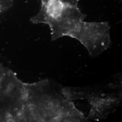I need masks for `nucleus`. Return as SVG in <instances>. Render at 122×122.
<instances>
[{
    "instance_id": "f257e3e1",
    "label": "nucleus",
    "mask_w": 122,
    "mask_h": 122,
    "mask_svg": "<svg viewBox=\"0 0 122 122\" xmlns=\"http://www.w3.org/2000/svg\"><path fill=\"white\" fill-rule=\"evenodd\" d=\"M13 4V0H0V14L10 8Z\"/></svg>"
},
{
    "instance_id": "f03ea898",
    "label": "nucleus",
    "mask_w": 122,
    "mask_h": 122,
    "mask_svg": "<svg viewBox=\"0 0 122 122\" xmlns=\"http://www.w3.org/2000/svg\"><path fill=\"white\" fill-rule=\"evenodd\" d=\"M53 96L49 94H44L41 96V100L42 102H45L50 100Z\"/></svg>"
},
{
    "instance_id": "7ed1b4c3",
    "label": "nucleus",
    "mask_w": 122,
    "mask_h": 122,
    "mask_svg": "<svg viewBox=\"0 0 122 122\" xmlns=\"http://www.w3.org/2000/svg\"><path fill=\"white\" fill-rule=\"evenodd\" d=\"M16 117L19 120H22L25 118V114L24 112L20 110L17 111L16 113Z\"/></svg>"
},
{
    "instance_id": "20e7f679",
    "label": "nucleus",
    "mask_w": 122,
    "mask_h": 122,
    "mask_svg": "<svg viewBox=\"0 0 122 122\" xmlns=\"http://www.w3.org/2000/svg\"><path fill=\"white\" fill-rule=\"evenodd\" d=\"M4 72V71L2 69V66H0V89L1 87V81H2V78L5 74Z\"/></svg>"
},
{
    "instance_id": "39448f33",
    "label": "nucleus",
    "mask_w": 122,
    "mask_h": 122,
    "mask_svg": "<svg viewBox=\"0 0 122 122\" xmlns=\"http://www.w3.org/2000/svg\"><path fill=\"white\" fill-rule=\"evenodd\" d=\"M2 110L1 108L0 109V122L2 121V119L3 118V114H2V113H3V112L2 111Z\"/></svg>"
}]
</instances>
